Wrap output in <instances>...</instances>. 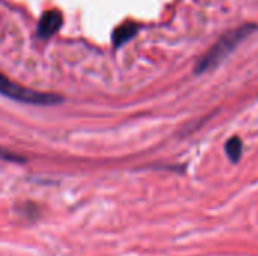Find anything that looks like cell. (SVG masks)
Returning a JSON list of instances; mask_svg holds the SVG:
<instances>
[{"label": "cell", "mask_w": 258, "mask_h": 256, "mask_svg": "<svg viewBox=\"0 0 258 256\" xmlns=\"http://www.w3.org/2000/svg\"><path fill=\"white\" fill-rule=\"evenodd\" d=\"M0 95L24 103V104H33V106H53L62 101V97L57 94L50 92H39L29 88H24L12 80H9L5 74L0 72Z\"/></svg>", "instance_id": "2"}, {"label": "cell", "mask_w": 258, "mask_h": 256, "mask_svg": "<svg viewBox=\"0 0 258 256\" xmlns=\"http://www.w3.org/2000/svg\"><path fill=\"white\" fill-rule=\"evenodd\" d=\"M258 29L257 24H245L240 26L228 33H225L206 54L204 57L198 62L195 71L197 72H204L209 71L212 68H215L216 65H219L245 38H248L251 33H254Z\"/></svg>", "instance_id": "1"}, {"label": "cell", "mask_w": 258, "mask_h": 256, "mask_svg": "<svg viewBox=\"0 0 258 256\" xmlns=\"http://www.w3.org/2000/svg\"><path fill=\"white\" fill-rule=\"evenodd\" d=\"M139 30V26L133 21H125L124 24H121L119 27L115 29L113 35H112V39H113V44L115 47H121L124 45L127 41H130Z\"/></svg>", "instance_id": "4"}, {"label": "cell", "mask_w": 258, "mask_h": 256, "mask_svg": "<svg viewBox=\"0 0 258 256\" xmlns=\"http://www.w3.org/2000/svg\"><path fill=\"white\" fill-rule=\"evenodd\" d=\"M242 151H243V143L239 137H231L227 145H225V152L230 157L231 161H239L242 157Z\"/></svg>", "instance_id": "5"}, {"label": "cell", "mask_w": 258, "mask_h": 256, "mask_svg": "<svg viewBox=\"0 0 258 256\" xmlns=\"http://www.w3.org/2000/svg\"><path fill=\"white\" fill-rule=\"evenodd\" d=\"M60 26H62V14L57 9H50V11L44 12L42 17L39 18L38 27H36V35L41 39L50 38L59 30Z\"/></svg>", "instance_id": "3"}, {"label": "cell", "mask_w": 258, "mask_h": 256, "mask_svg": "<svg viewBox=\"0 0 258 256\" xmlns=\"http://www.w3.org/2000/svg\"><path fill=\"white\" fill-rule=\"evenodd\" d=\"M0 160H8V161H18V163L24 161V158H23L21 155H17V154H14V152H11V151L2 149V148H0Z\"/></svg>", "instance_id": "6"}]
</instances>
